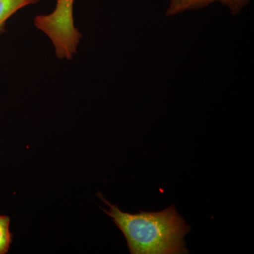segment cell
<instances>
[{"label":"cell","instance_id":"cell-5","mask_svg":"<svg viewBox=\"0 0 254 254\" xmlns=\"http://www.w3.org/2000/svg\"><path fill=\"white\" fill-rule=\"evenodd\" d=\"M9 217L0 215V254H7L12 243L13 234L9 231Z\"/></svg>","mask_w":254,"mask_h":254},{"label":"cell","instance_id":"cell-3","mask_svg":"<svg viewBox=\"0 0 254 254\" xmlns=\"http://www.w3.org/2000/svg\"><path fill=\"white\" fill-rule=\"evenodd\" d=\"M252 0H170L166 16H171L189 10L202 9L214 2L225 5L234 15L240 14Z\"/></svg>","mask_w":254,"mask_h":254},{"label":"cell","instance_id":"cell-2","mask_svg":"<svg viewBox=\"0 0 254 254\" xmlns=\"http://www.w3.org/2000/svg\"><path fill=\"white\" fill-rule=\"evenodd\" d=\"M55 11L48 15L35 18V25L50 37L59 59L70 60L76 54L82 38L73 26V4L74 0H56Z\"/></svg>","mask_w":254,"mask_h":254},{"label":"cell","instance_id":"cell-4","mask_svg":"<svg viewBox=\"0 0 254 254\" xmlns=\"http://www.w3.org/2000/svg\"><path fill=\"white\" fill-rule=\"evenodd\" d=\"M41 0H0V35L5 30L6 22L12 15L28 5L35 4Z\"/></svg>","mask_w":254,"mask_h":254},{"label":"cell","instance_id":"cell-1","mask_svg":"<svg viewBox=\"0 0 254 254\" xmlns=\"http://www.w3.org/2000/svg\"><path fill=\"white\" fill-rule=\"evenodd\" d=\"M98 195L109 205L103 210L123 232L132 254H185V237L190 227L177 213L175 205L159 212L140 211L130 214L120 210Z\"/></svg>","mask_w":254,"mask_h":254}]
</instances>
